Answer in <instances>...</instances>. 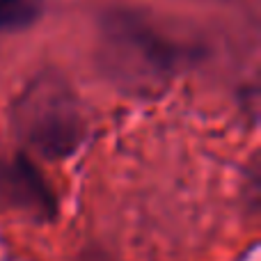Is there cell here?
I'll use <instances>...</instances> for the list:
<instances>
[{"label": "cell", "mask_w": 261, "mask_h": 261, "mask_svg": "<svg viewBox=\"0 0 261 261\" xmlns=\"http://www.w3.org/2000/svg\"><path fill=\"white\" fill-rule=\"evenodd\" d=\"M197 55V46L176 37L147 12L117 7L101 18L96 64L119 92L130 96L163 94Z\"/></svg>", "instance_id": "1"}, {"label": "cell", "mask_w": 261, "mask_h": 261, "mask_svg": "<svg viewBox=\"0 0 261 261\" xmlns=\"http://www.w3.org/2000/svg\"><path fill=\"white\" fill-rule=\"evenodd\" d=\"M14 128L39 156L67 158L81 147L87 122L67 78L58 71H41L14 103Z\"/></svg>", "instance_id": "2"}, {"label": "cell", "mask_w": 261, "mask_h": 261, "mask_svg": "<svg viewBox=\"0 0 261 261\" xmlns=\"http://www.w3.org/2000/svg\"><path fill=\"white\" fill-rule=\"evenodd\" d=\"M0 193L7 202L37 218L55 216V197L37 167L25 158H16L12 163L0 165Z\"/></svg>", "instance_id": "3"}, {"label": "cell", "mask_w": 261, "mask_h": 261, "mask_svg": "<svg viewBox=\"0 0 261 261\" xmlns=\"http://www.w3.org/2000/svg\"><path fill=\"white\" fill-rule=\"evenodd\" d=\"M46 0H0V30L30 25L41 14Z\"/></svg>", "instance_id": "4"}]
</instances>
